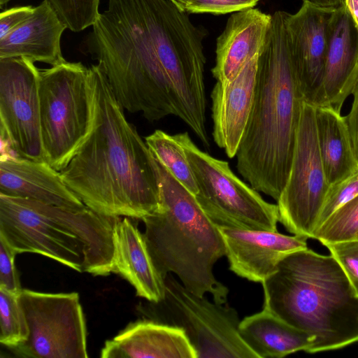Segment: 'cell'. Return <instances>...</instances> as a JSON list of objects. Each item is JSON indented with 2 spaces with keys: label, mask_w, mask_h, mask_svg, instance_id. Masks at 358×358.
Returning <instances> with one entry per match:
<instances>
[{
  "label": "cell",
  "mask_w": 358,
  "mask_h": 358,
  "mask_svg": "<svg viewBox=\"0 0 358 358\" xmlns=\"http://www.w3.org/2000/svg\"><path fill=\"white\" fill-rule=\"evenodd\" d=\"M205 35L174 0H108L85 44L124 109L176 116L208 148Z\"/></svg>",
  "instance_id": "obj_1"
},
{
  "label": "cell",
  "mask_w": 358,
  "mask_h": 358,
  "mask_svg": "<svg viewBox=\"0 0 358 358\" xmlns=\"http://www.w3.org/2000/svg\"><path fill=\"white\" fill-rule=\"evenodd\" d=\"M88 87L90 129L62 178L98 213L142 220L159 201L153 156L98 64L88 68Z\"/></svg>",
  "instance_id": "obj_2"
},
{
  "label": "cell",
  "mask_w": 358,
  "mask_h": 358,
  "mask_svg": "<svg viewBox=\"0 0 358 358\" xmlns=\"http://www.w3.org/2000/svg\"><path fill=\"white\" fill-rule=\"evenodd\" d=\"M287 12L272 15L259 51L253 104L236 153L250 185L278 201L287 182L303 99L292 61Z\"/></svg>",
  "instance_id": "obj_3"
},
{
  "label": "cell",
  "mask_w": 358,
  "mask_h": 358,
  "mask_svg": "<svg viewBox=\"0 0 358 358\" xmlns=\"http://www.w3.org/2000/svg\"><path fill=\"white\" fill-rule=\"evenodd\" d=\"M262 284L263 307L315 338L308 353L358 342V296L331 255L290 253Z\"/></svg>",
  "instance_id": "obj_4"
},
{
  "label": "cell",
  "mask_w": 358,
  "mask_h": 358,
  "mask_svg": "<svg viewBox=\"0 0 358 358\" xmlns=\"http://www.w3.org/2000/svg\"><path fill=\"white\" fill-rule=\"evenodd\" d=\"M153 159L159 201L157 208L142 221L154 265L164 279L174 273L192 292L201 296L210 294L215 302L224 304L229 289L213 273L214 265L226 255L220 231L195 196Z\"/></svg>",
  "instance_id": "obj_5"
},
{
  "label": "cell",
  "mask_w": 358,
  "mask_h": 358,
  "mask_svg": "<svg viewBox=\"0 0 358 358\" xmlns=\"http://www.w3.org/2000/svg\"><path fill=\"white\" fill-rule=\"evenodd\" d=\"M117 217L0 194V235L17 254H39L80 273H113Z\"/></svg>",
  "instance_id": "obj_6"
},
{
  "label": "cell",
  "mask_w": 358,
  "mask_h": 358,
  "mask_svg": "<svg viewBox=\"0 0 358 358\" xmlns=\"http://www.w3.org/2000/svg\"><path fill=\"white\" fill-rule=\"evenodd\" d=\"M39 99L44 159L61 171L90 129L88 68L81 62L65 60L40 70Z\"/></svg>",
  "instance_id": "obj_7"
},
{
  "label": "cell",
  "mask_w": 358,
  "mask_h": 358,
  "mask_svg": "<svg viewBox=\"0 0 358 358\" xmlns=\"http://www.w3.org/2000/svg\"><path fill=\"white\" fill-rule=\"evenodd\" d=\"M187 157L198 192L195 198L208 218L217 227L278 231V204L266 201L241 180L228 162L200 150L187 131L176 134Z\"/></svg>",
  "instance_id": "obj_8"
},
{
  "label": "cell",
  "mask_w": 358,
  "mask_h": 358,
  "mask_svg": "<svg viewBox=\"0 0 358 358\" xmlns=\"http://www.w3.org/2000/svg\"><path fill=\"white\" fill-rule=\"evenodd\" d=\"M164 280V296L150 302V320L182 329L197 358H258L239 334L236 309L192 292L172 273Z\"/></svg>",
  "instance_id": "obj_9"
},
{
  "label": "cell",
  "mask_w": 358,
  "mask_h": 358,
  "mask_svg": "<svg viewBox=\"0 0 358 358\" xmlns=\"http://www.w3.org/2000/svg\"><path fill=\"white\" fill-rule=\"evenodd\" d=\"M27 341L13 349L27 358H87V329L77 292L45 293L22 289Z\"/></svg>",
  "instance_id": "obj_10"
},
{
  "label": "cell",
  "mask_w": 358,
  "mask_h": 358,
  "mask_svg": "<svg viewBox=\"0 0 358 358\" xmlns=\"http://www.w3.org/2000/svg\"><path fill=\"white\" fill-rule=\"evenodd\" d=\"M329 185L318 147L315 106L303 101L289 176L277 201L279 222L291 234L313 238Z\"/></svg>",
  "instance_id": "obj_11"
},
{
  "label": "cell",
  "mask_w": 358,
  "mask_h": 358,
  "mask_svg": "<svg viewBox=\"0 0 358 358\" xmlns=\"http://www.w3.org/2000/svg\"><path fill=\"white\" fill-rule=\"evenodd\" d=\"M40 70L25 57L0 59L1 154L43 161Z\"/></svg>",
  "instance_id": "obj_12"
},
{
  "label": "cell",
  "mask_w": 358,
  "mask_h": 358,
  "mask_svg": "<svg viewBox=\"0 0 358 358\" xmlns=\"http://www.w3.org/2000/svg\"><path fill=\"white\" fill-rule=\"evenodd\" d=\"M334 10L303 3L295 14H287V29L298 84L303 101L315 106H325L323 81L329 27Z\"/></svg>",
  "instance_id": "obj_13"
},
{
  "label": "cell",
  "mask_w": 358,
  "mask_h": 358,
  "mask_svg": "<svg viewBox=\"0 0 358 358\" xmlns=\"http://www.w3.org/2000/svg\"><path fill=\"white\" fill-rule=\"evenodd\" d=\"M229 270L248 280L262 283L287 255L308 248V238L278 231L218 227Z\"/></svg>",
  "instance_id": "obj_14"
},
{
  "label": "cell",
  "mask_w": 358,
  "mask_h": 358,
  "mask_svg": "<svg viewBox=\"0 0 358 358\" xmlns=\"http://www.w3.org/2000/svg\"><path fill=\"white\" fill-rule=\"evenodd\" d=\"M259 53L231 81H217L211 92L213 137L229 158L236 155L251 113Z\"/></svg>",
  "instance_id": "obj_15"
},
{
  "label": "cell",
  "mask_w": 358,
  "mask_h": 358,
  "mask_svg": "<svg viewBox=\"0 0 358 358\" xmlns=\"http://www.w3.org/2000/svg\"><path fill=\"white\" fill-rule=\"evenodd\" d=\"M358 81V27L345 4L333 11L329 27L323 91L325 106L341 113Z\"/></svg>",
  "instance_id": "obj_16"
},
{
  "label": "cell",
  "mask_w": 358,
  "mask_h": 358,
  "mask_svg": "<svg viewBox=\"0 0 358 358\" xmlns=\"http://www.w3.org/2000/svg\"><path fill=\"white\" fill-rule=\"evenodd\" d=\"M0 194L70 209L86 206L46 161L0 159Z\"/></svg>",
  "instance_id": "obj_17"
},
{
  "label": "cell",
  "mask_w": 358,
  "mask_h": 358,
  "mask_svg": "<svg viewBox=\"0 0 358 358\" xmlns=\"http://www.w3.org/2000/svg\"><path fill=\"white\" fill-rule=\"evenodd\" d=\"M272 15L251 8L235 12L216 41L212 74L217 82L231 81L257 55L264 42Z\"/></svg>",
  "instance_id": "obj_18"
},
{
  "label": "cell",
  "mask_w": 358,
  "mask_h": 358,
  "mask_svg": "<svg viewBox=\"0 0 358 358\" xmlns=\"http://www.w3.org/2000/svg\"><path fill=\"white\" fill-rule=\"evenodd\" d=\"M102 358H197L180 328L152 320L129 324L101 351Z\"/></svg>",
  "instance_id": "obj_19"
},
{
  "label": "cell",
  "mask_w": 358,
  "mask_h": 358,
  "mask_svg": "<svg viewBox=\"0 0 358 358\" xmlns=\"http://www.w3.org/2000/svg\"><path fill=\"white\" fill-rule=\"evenodd\" d=\"M67 29L47 0L34 7L32 14L0 39V59L25 57L55 66L65 61L61 37Z\"/></svg>",
  "instance_id": "obj_20"
},
{
  "label": "cell",
  "mask_w": 358,
  "mask_h": 358,
  "mask_svg": "<svg viewBox=\"0 0 358 358\" xmlns=\"http://www.w3.org/2000/svg\"><path fill=\"white\" fill-rule=\"evenodd\" d=\"M113 273L135 289L138 296L157 303L164 296V280L157 271L145 240L130 217L116 219L113 229Z\"/></svg>",
  "instance_id": "obj_21"
},
{
  "label": "cell",
  "mask_w": 358,
  "mask_h": 358,
  "mask_svg": "<svg viewBox=\"0 0 358 358\" xmlns=\"http://www.w3.org/2000/svg\"><path fill=\"white\" fill-rule=\"evenodd\" d=\"M238 332L258 358H280L301 350L308 352L315 341L266 307L241 320Z\"/></svg>",
  "instance_id": "obj_22"
},
{
  "label": "cell",
  "mask_w": 358,
  "mask_h": 358,
  "mask_svg": "<svg viewBox=\"0 0 358 358\" xmlns=\"http://www.w3.org/2000/svg\"><path fill=\"white\" fill-rule=\"evenodd\" d=\"M317 143L329 185L342 180L358 170L345 116L328 106H315Z\"/></svg>",
  "instance_id": "obj_23"
},
{
  "label": "cell",
  "mask_w": 358,
  "mask_h": 358,
  "mask_svg": "<svg viewBox=\"0 0 358 358\" xmlns=\"http://www.w3.org/2000/svg\"><path fill=\"white\" fill-rule=\"evenodd\" d=\"M153 156L194 195L197 185L185 150L176 134L157 129L145 140Z\"/></svg>",
  "instance_id": "obj_24"
},
{
  "label": "cell",
  "mask_w": 358,
  "mask_h": 358,
  "mask_svg": "<svg viewBox=\"0 0 358 358\" xmlns=\"http://www.w3.org/2000/svg\"><path fill=\"white\" fill-rule=\"evenodd\" d=\"M28 335L20 294L0 287V343L13 350L25 342Z\"/></svg>",
  "instance_id": "obj_25"
},
{
  "label": "cell",
  "mask_w": 358,
  "mask_h": 358,
  "mask_svg": "<svg viewBox=\"0 0 358 358\" xmlns=\"http://www.w3.org/2000/svg\"><path fill=\"white\" fill-rule=\"evenodd\" d=\"M323 245L358 240V195L335 210L315 231Z\"/></svg>",
  "instance_id": "obj_26"
},
{
  "label": "cell",
  "mask_w": 358,
  "mask_h": 358,
  "mask_svg": "<svg viewBox=\"0 0 358 358\" xmlns=\"http://www.w3.org/2000/svg\"><path fill=\"white\" fill-rule=\"evenodd\" d=\"M67 29L81 31L93 26L100 12V0H47Z\"/></svg>",
  "instance_id": "obj_27"
},
{
  "label": "cell",
  "mask_w": 358,
  "mask_h": 358,
  "mask_svg": "<svg viewBox=\"0 0 358 358\" xmlns=\"http://www.w3.org/2000/svg\"><path fill=\"white\" fill-rule=\"evenodd\" d=\"M357 195L358 170L346 178L330 185L320 212L317 229L335 210Z\"/></svg>",
  "instance_id": "obj_28"
},
{
  "label": "cell",
  "mask_w": 358,
  "mask_h": 358,
  "mask_svg": "<svg viewBox=\"0 0 358 358\" xmlns=\"http://www.w3.org/2000/svg\"><path fill=\"white\" fill-rule=\"evenodd\" d=\"M337 261L358 296V240L324 245Z\"/></svg>",
  "instance_id": "obj_29"
},
{
  "label": "cell",
  "mask_w": 358,
  "mask_h": 358,
  "mask_svg": "<svg viewBox=\"0 0 358 358\" xmlns=\"http://www.w3.org/2000/svg\"><path fill=\"white\" fill-rule=\"evenodd\" d=\"M259 0H189L188 13L226 14L254 8Z\"/></svg>",
  "instance_id": "obj_30"
},
{
  "label": "cell",
  "mask_w": 358,
  "mask_h": 358,
  "mask_svg": "<svg viewBox=\"0 0 358 358\" xmlns=\"http://www.w3.org/2000/svg\"><path fill=\"white\" fill-rule=\"evenodd\" d=\"M17 252L0 235V287L20 294L22 290L15 265Z\"/></svg>",
  "instance_id": "obj_31"
},
{
  "label": "cell",
  "mask_w": 358,
  "mask_h": 358,
  "mask_svg": "<svg viewBox=\"0 0 358 358\" xmlns=\"http://www.w3.org/2000/svg\"><path fill=\"white\" fill-rule=\"evenodd\" d=\"M34 8L31 6H24L2 11L0 15V39L26 20L32 14Z\"/></svg>",
  "instance_id": "obj_32"
},
{
  "label": "cell",
  "mask_w": 358,
  "mask_h": 358,
  "mask_svg": "<svg viewBox=\"0 0 358 358\" xmlns=\"http://www.w3.org/2000/svg\"><path fill=\"white\" fill-rule=\"evenodd\" d=\"M352 94L353 101L349 113L345 116L348 127L352 147L358 160V81L355 85Z\"/></svg>",
  "instance_id": "obj_33"
},
{
  "label": "cell",
  "mask_w": 358,
  "mask_h": 358,
  "mask_svg": "<svg viewBox=\"0 0 358 358\" xmlns=\"http://www.w3.org/2000/svg\"><path fill=\"white\" fill-rule=\"evenodd\" d=\"M303 3L319 8L334 10L343 6L345 0H303Z\"/></svg>",
  "instance_id": "obj_34"
},
{
  "label": "cell",
  "mask_w": 358,
  "mask_h": 358,
  "mask_svg": "<svg viewBox=\"0 0 358 358\" xmlns=\"http://www.w3.org/2000/svg\"><path fill=\"white\" fill-rule=\"evenodd\" d=\"M345 4L358 27V0H345Z\"/></svg>",
  "instance_id": "obj_35"
},
{
  "label": "cell",
  "mask_w": 358,
  "mask_h": 358,
  "mask_svg": "<svg viewBox=\"0 0 358 358\" xmlns=\"http://www.w3.org/2000/svg\"><path fill=\"white\" fill-rule=\"evenodd\" d=\"M178 4H180L182 7L185 8L186 4L188 3L189 0H174Z\"/></svg>",
  "instance_id": "obj_36"
},
{
  "label": "cell",
  "mask_w": 358,
  "mask_h": 358,
  "mask_svg": "<svg viewBox=\"0 0 358 358\" xmlns=\"http://www.w3.org/2000/svg\"><path fill=\"white\" fill-rule=\"evenodd\" d=\"M10 0H0V6L2 8L4 5H6Z\"/></svg>",
  "instance_id": "obj_37"
}]
</instances>
